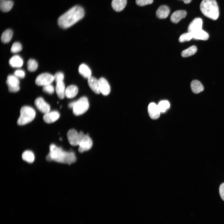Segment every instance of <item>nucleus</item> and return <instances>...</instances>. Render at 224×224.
Wrapping results in <instances>:
<instances>
[{
    "label": "nucleus",
    "instance_id": "obj_5",
    "mask_svg": "<svg viewBox=\"0 0 224 224\" xmlns=\"http://www.w3.org/2000/svg\"><path fill=\"white\" fill-rule=\"evenodd\" d=\"M93 145L92 141L87 135L84 134L82 132L78 133L77 145L79 146L78 151L82 153L90 150Z\"/></svg>",
    "mask_w": 224,
    "mask_h": 224
},
{
    "label": "nucleus",
    "instance_id": "obj_12",
    "mask_svg": "<svg viewBox=\"0 0 224 224\" xmlns=\"http://www.w3.org/2000/svg\"><path fill=\"white\" fill-rule=\"evenodd\" d=\"M60 114L57 111H49L44 114L43 117V119L46 123H51L57 120Z\"/></svg>",
    "mask_w": 224,
    "mask_h": 224
},
{
    "label": "nucleus",
    "instance_id": "obj_11",
    "mask_svg": "<svg viewBox=\"0 0 224 224\" xmlns=\"http://www.w3.org/2000/svg\"><path fill=\"white\" fill-rule=\"evenodd\" d=\"M148 112L150 117L152 119H157L160 116L161 112L158 105L154 103H151L149 105Z\"/></svg>",
    "mask_w": 224,
    "mask_h": 224
},
{
    "label": "nucleus",
    "instance_id": "obj_18",
    "mask_svg": "<svg viewBox=\"0 0 224 224\" xmlns=\"http://www.w3.org/2000/svg\"><path fill=\"white\" fill-rule=\"evenodd\" d=\"M9 63L13 68H19L23 65V60L20 56L16 55L13 56L10 59Z\"/></svg>",
    "mask_w": 224,
    "mask_h": 224
},
{
    "label": "nucleus",
    "instance_id": "obj_8",
    "mask_svg": "<svg viewBox=\"0 0 224 224\" xmlns=\"http://www.w3.org/2000/svg\"><path fill=\"white\" fill-rule=\"evenodd\" d=\"M6 83L10 92H17L20 89V81L18 78L14 75H9L7 76Z\"/></svg>",
    "mask_w": 224,
    "mask_h": 224
},
{
    "label": "nucleus",
    "instance_id": "obj_32",
    "mask_svg": "<svg viewBox=\"0 0 224 224\" xmlns=\"http://www.w3.org/2000/svg\"><path fill=\"white\" fill-rule=\"evenodd\" d=\"M22 49L21 44L19 42H16L12 44L11 49L12 53H15L21 51Z\"/></svg>",
    "mask_w": 224,
    "mask_h": 224
},
{
    "label": "nucleus",
    "instance_id": "obj_2",
    "mask_svg": "<svg viewBox=\"0 0 224 224\" xmlns=\"http://www.w3.org/2000/svg\"><path fill=\"white\" fill-rule=\"evenodd\" d=\"M84 14L82 7L79 6H74L58 18V24L62 28H67L82 19Z\"/></svg>",
    "mask_w": 224,
    "mask_h": 224
},
{
    "label": "nucleus",
    "instance_id": "obj_19",
    "mask_svg": "<svg viewBox=\"0 0 224 224\" xmlns=\"http://www.w3.org/2000/svg\"><path fill=\"white\" fill-rule=\"evenodd\" d=\"M65 88L63 81H59L56 82L55 91L58 97L63 99L65 96Z\"/></svg>",
    "mask_w": 224,
    "mask_h": 224
},
{
    "label": "nucleus",
    "instance_id": "obj_9",
    "mask_svg": "<svg viewBox=\"0 0 224 224\" xmlns=\"http://www.w3.org/2000/svg\"><path fill=\"white\" fill-rule=\"evenodd\" d=\"M35 104L37 109L43 113L45 114L50 111V106L41 97L35 99Z\"/></svg>",
    "mask_w": 224,
    "mask_h": 224
},
{
    "label": "nucleus",
    "instance_id": "obj_4",
    "mask_svg": "<svg viewBox=\"0 0 224 224\" xmlns=\"http://www.w3.org/2000/svg\"><path fill=\"white\" fill-rule=\"evenodd\" d=\"M35 115V111L33 108L27 106H23L20 110V115L17 124L20 125L28 124L34 119Z\"/></svg>",
    "mask_w": 224,
    "mask_h": 224
},
{
    "label": "nucleus",
    "instance_id": "obj_23",
    "mask_svg": "<svg viewBox=\"0 0 224 224\" xmlns=\"http://www.w3.org/2000/svg\"><path fill=\"white\" fill-rule=\"evenodd\" d=\"M79 73L85 78H88L91 76V72L89 67L85 64H82L79 66Z\"/></svg>",
    "mask_w": 224,
    "mask_h": 224
},
{
    "label": "nucleus",
    "instance_id": "obj_26",
    "mask_svg": "<svg viewBox=\"0 0 224 224\" xmlns=\"http://www.w3.org/2000/svg\"><path fill=\"white\" fill-rule=\"evenodd\" d=\"M13 33V31L10 29H8L5 30L2 33L1 37L2 42L4 43H9L12 38Z\"/></svg>",
    "mask_w": 224,
    "mask_h": 224
},
{
    "label": "nucleus",
    "instance_id": "obj_16",
    "mask_svg": "<svg viewBox=\"0 0 224 224\" xmlns=\"http://www.w3.org/2000/svg\"><path fill=\"white\" fill-rule=\"evenodd\" d=\"M78 133L74 129H71L67 133V138L69 143L72 146L77 145Z\"/></svg>",
    "mask_w": 224,
    "mask_h": 224
},
{
    "label": "nucleus",
    "instance_id": "obj_33",
    "mask_svg": "<svg viewBox=\"0 0 224 224\" xmlns=\"http://www.w3.org/2000/svg\"><path fill=\"white\" fill-rule=\"evenodd\" d=\"M43 90L45 92L52 94L54 92V88L52 85L50 84L43 86Z\"/></svg>",
    "mask_w": 224,
    "mask_h": 224
},
{
    "label": "nucleus",
    "instance_id": "obj_20",
    "mask_svg": "<svg viewBox=\"0 0 224 224\" xmlns=\"http://www.w3.org/2000/svg\"><path fill=\"white\" fill-rule=\"evenodd\" d=\"M126 4L127 0H112L111 5L114 10L119 12L124 9Z\"/></svg>",
    "mask_w": 224,
    "mask_h": 224
},
{
    "label": "nucleus",
    "instance_id": "obj_15",
    "mask_svg": "<svg viewBox=\"0 0 224 224\" xmlns=\"http://www.w3.org/2000/svg\"><path fill=\"white\" fill-rule=\"evenodd\" d=\"M187 14L186 12L184 10L176 11L173 13L171 16V21L175 23H178L182 18H184Z\"/></svg>",
    "mask_w": 224,
    "mask_h": 224
},
{
    "label": "nucleus",
    "instance_id": "obj_10",
    "mask_svg": "<svg viewBox=\"0 0 224 224\" xmlns=\"http://www.w3.org/2000/svg\"><path fill=\"white\" fill-rule=\"evenodd\" d=\"M203 21L199 18L194 19L189 24L188 27V32L193 33L202 29Z\"/></svg>",
    "mask_w": 224,
    "mask_h": 224
},
{
    "label": "nucleus",
    "instance_id": "obj_36",
    "mask_svg": "<svg viewBox=\"0 0 224 224\" xmlns=\"http://www.w3.org/2000/svg\"><path fill=\"white\" fill-rule=\"evenodd\" d=\"M14 75L18 78H22L25 76V72L22 70L18 69L14 72Z\"/></svg>",
    "mask_w": 224,
    "mask_h": 224
},
{
    "label": "nucleus",
    "instance_id": "obj_37",
    "mask_svg": "<svg viewBox=\"0 0 224 224\" xmlns=\"http://www.w3.org/2000/svg\"><path fill=\"white\" fill-rule=\"evenodd\" d=\"M219 192L221 198L224 201V183H222L220 185Z\"/></svg>",
    "mask_w": 224,
    "mask_h": 224
},
{
    "label": "nucleus",
    "instance_id": "obj_28",
    "mask_svg": "<svg viewBox=\"0 0 224 224\" xmlns=\"http://www.w3.org/2000/svg\"><path fill=\"white\" fill-rule=\"evenodd\" d=\"M197 50V48L195 46H191L183 51L181 53V56L184 57L190 56L194 54L196 52Z\"/></svg>",
    "mask_w": 224,
    "mask_h": 224
},
{
    "label": "nucleus",
    "instance_id": "obj_24",
    "mask_svg": "<svg viewBox=\"0 0 224 224\" xmlns=\"http://www.w3.org/2000/svg\"><path fill=\"white\" fill-rule=\"evenodd\" d=\"M192 33L193 39H195L205 40L209 38L208 34L202 29Z\"/></svg>",
    "mask_w": 224,
    "mask_h": 224
},
{
    "label": "nucleus",
    "instance_id": "obj_7",
    "mask_svg": "<svg viewBox=\"0 0 224 224\" xmlns=\"http://www.w3.org/2000/svg\"><path fill=\"white\" fill-rule=\"evenodd\" d=\"M54 80V75L49 73H43L37 76L35 83L37 85L44 86L51 84Z\"/></svg>",
    "mask_w": 224,
    "mask_h": 224
},
{
    "label": "nucleus",
    "instance_id": "obj_25",
    "mask_svg": "<svg viewBox=\"0 0 224 224\" xmlns=\"http://www.w3.org/2000/svg\"><path fill=\"white\" fill-rule=\"evenodd\" d=\"M0 2V9L2 12H4L9 11L12 8L13 5V2L11 0H5Z\"/></svg>",
    "mask_w": 224,
    "mask_h": 224
},
{
    "label": "nucleus",
    "instance_id": "obj_30",
    "mask_svg": "<svg viewBox=\"0 0 224 224\" xmlns=\"http://www.w3.org/2000/svg\"><path fill=\"white\" fill-rule=\"evenodd\" d=\"M161 113H164L170 108L169 102L166 100H162L159 102L157 105Z\"/></svg>",
    "mask_w": 224,
    "mask_h": 224
},
{
    "label": "nucleus",
    "instance_id": "obj_35",
    "mask_svg": "<svg viewBox=\"0 0 224 224\" xmlns=\"http://www.w3.org/2000/svg\"><path fill=\"white\" fill-rule=\"evenodd\" d=\"M54 80L56 82L59 81H63L64 78V75L61 72H58L54 75Z\"/></svg>",
    "mask_w": 224,
    "mask_h": 224
},
{
    "label": "nucleus",
    "instance_id": "obj_6",
    "mask_svg": "<svg viewBox=\"0 0 224 224\" xmlns=\"http://www.w3.org/2000/svg\"><path fill=\"white\" fill-rule=\"evenodd\" d=\"M89 107V103L87 98L83 96L77 101L72 108L74 114L79 115L85 113Z\"/></svg>",
    "mask_w": 224,
    "mask_h": 224
},
{
    "label": "nucleus",
    "instance_id": "obj_38",
    "mask_svg": "<svg viewBox=\"0 0 224 224\" xmlns=\"http://www.w3.org/2000/svg\"><path fill=\"white\" fill-rule=\"evenodd\" d=\"M75 103V101H72L70 103H69L68 104V106L69 108H73L74 105Z\"/></svg>",
    "mask_w": 224,
    "mask_h": 224
},
{
    "label": "nucleus",
    "instance_id": "obj_21",
    "mask_svg": "<svg viewBox=\"0 0 224 224\" xmlns=\"http://www.w3.org/2000/svg\"><path fill=\"white\" fill-rule=\"evenodd\" d=\"M78 92L77 87L74 85H71L66 88L65 96L68 98H72L77 95Z\"/></svg>",
    "mask_w": 224,
    "mask_h": 224
},
{
    "label": "nucleus",
    "instance_id": "obj_34",
    "mask_svg": "<svg viewBox=\"0 0 224 224\" xmlns=\"http://www.w3.org/2000/svg\"><path fill=\"white\" fill-rule=\"evenodd\" d=\"M153 0H136L137 4L140 6H143L152 4Z\"/></svg>",
    "mask_w": 224,
    "mask_h": 224
},
{
    "label": "nucleus",
    "instance_id": "obj_31",
    "mask_svg": "<svg viewBox=\"0 0 224 224\" xmlns=\"http://www.w3.org/2000/svg\"><path fill=\"white\" fill-rule=\"evenodd\" d=\"M193 39V34L191 33L188 32L181 35L179 38V41L180 42H183L186 41H189Z\"/></svg>",
    "mask_w": 224,
    "mask_h": 224
},
{
    "label": "nucleus",
    "instance_id": "obj_14",
    "mask_svg": "<svg viewBox=\"0 0 224 224\" xmlns=\"http://www.w3.org/2000/svg\"><path fill=\"white\" fill-rule=\"evenodd\" d=\"M100 89L103 95L107 96L110 93V85L107 81L103 77H101L99 79Z\"/></svg>",
    "mask_w": 224,
    "mask_h": 224
},
{
    "label": "nucleus",
    "instance_id": "obj_39",
    "mask_svg": "<svg viewBox=\"0 0 224 224\" xmlns=\"http://www.w3.org/2000/svg\"><path fill=\"white\" fill-rule=\"evenodd\" d=\"M182 0L185 4H188L190 3L192 0Z\"/></svg>",
    "mask_w": 224,
    "mask_h": 224
},
{
    "label": "nucleus",
    "instance_id": "obj_29",
    "mask_svg": "<svg viewBox=\"0 0 224 224\" xmlns=\"http://www.w3.org/2000/svg\"><path fill=\"white\" fill-rule=\"evenodd\" d=\"M38 67L37 62L33 59H29L27 63V68L30 72H33L35 71Z\"/></svg>",
    "mask_w": 224,
    "mask_h": 224
},
{
    "label": "nucleus",
    "instance_id": "obj_27",
    "mask_svg": "<svg viewBox=\"0 0 224 224\" xmlns=\"http://www.w3.org/2000/svg\"><path fill=\"white\" fill-rule=\"evenodd\" d=\"M22 159L29 163H32L35 160V155L33 152L30 150H26L22 155Z\"/></svg>",
    "mask_w": 224,
    "mask_h": 224
},
{
    "label": "nucleus",
    "instance_id": "obj_1",
    "mask_svg": "<svg viewBox=\"0 0 224 224\" xmlns=\"http://www.w3.org/2000/svg\"><path fill=\"white\" fill-rule=\"evenodd\" d=\"M46 159L49 161H53L70 165L75 162L77 158L74 152L65 151L61 147L52 144L49 146V152Z\"/></svg>",
    "mask_w": 224,
    "mask_h": 224
},
{
    "label": "nucleus",
    "instance_id": "obj_17",
    "mask_svg": "<svg viewBox=\"0 0 224 224\" xmlns=\"http://www.w3.org/2000/svg\"><path fill=\"white\" fill-rule=\"evenodd\" d=\"M170 12V9L167 6L165 5H161L160 6L157 10L156 15V16L159 19H165L168 16Z\"/></svg>",
    "mask_w": 224,
    "mask_h": 224
},
{
    "label": "nucleus",
    "instance_id": "obj_13",
    "mask_svg": "<svg viewBox=\"0 0 224 224\" xmlns=\"http://www.w3.org/2000/svg\"><path fill=\"white\" fill-rule=\"evenodd\" d=\"M88 83L90 87L94 92L96 94L100 93L99 80L91 76L88 78Z\"/></svg>",
    "mask_w": 224,
    "mask_h": 224
},
{
    "label": "nucleus",
    "instance_id": "obj_3",
    "mask_svg": "<svg viewBox=\"0 0 224 224\" xmlns=\"http://www.w3.org/2000/svg\"><path fill=\"white\" fill-rule=\"evenodd\" d=\"M200 8L205 16L213 20H216L219 16V8L215 0H203Z\"/></svg>",
    "mask_w": 224,
    "mask_h": 224
},
{
    "label": "nucleus",
    "instance_id": "obj_22",
    "mask_svg": "<svg viewBox=\"0 0 224 224\" xmlns=\"http://www.w3.org/2000/svg\"><path fill=\"white\" fill-rule=\"evenodd\" d=\"M190 86L192 91L195 94L198 93L204 90L203 85L197 80L192 81L190 84Z\"/></svg>",
    "mask_w": 224,
    "mask_h": 224
},
{
    "label": "nucleus",
    "instance_id": "obj_40",
    "mask_svg": "<svg viewBox=\"0 0 224 224\" xmlns=\"http://www.w3.org/2000/svg\"><path fill=\"white\" fill-rule=\"evenodd\" d=\"M4 0H0V2L2 1H4Z\"/></svg>",
    "mask_w": 224,
    "mask_h": 224
}]
</instances>
